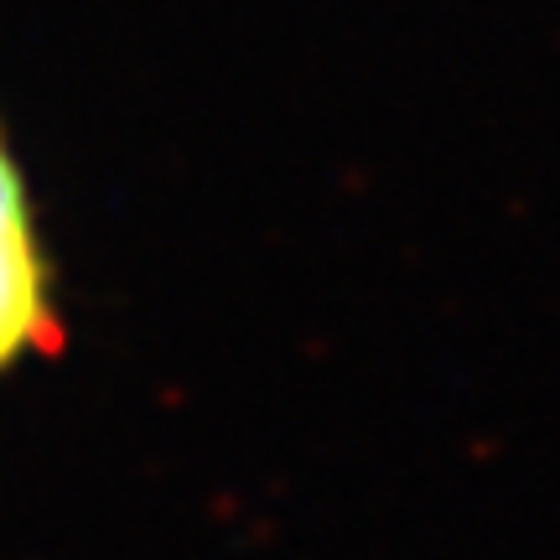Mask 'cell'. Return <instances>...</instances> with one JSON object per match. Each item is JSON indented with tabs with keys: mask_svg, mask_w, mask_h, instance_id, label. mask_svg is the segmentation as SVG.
<instances>
[{
	"mask_svg": "<svg viewBox=\"0 0 560 560\" xmlns=\"http://www.w3.org/2000/svg\"><path fill=\"white\" fill-rule=\"evenodd\" d=\"M58 348L62 317L52 306V265L42 255L26 177L0 130V374L32 353H58Z\"/></svg>",
	"mask_w": 560,
	"mask_h": 560,
	"instance_id": "obj_1",
	"label": "cell"
}]
</instances>
